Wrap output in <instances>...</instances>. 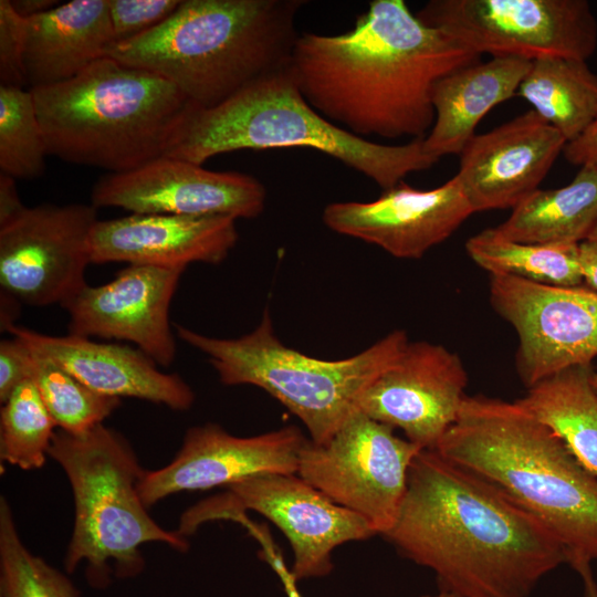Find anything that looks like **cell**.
I'll list each match as a JSON object with an SVG mask.
<instances>
[{
    "label": "cell",
    "mask_w": 597,
    "mask_h": 597,
    "mask_svg": "<svg viewBox=\"0 0 597 597\" xmlns=\"http://www.w3.org/2000/svg\"><path fill=\"white\" fill-rule=\"evenodd\" d=\"M480 56L404 0H374L342 34L301 33L289 70L308 104L352 134L416 139L433 125L434 85Z\"/></svg>",
    "instance_id": "6da1fadb"
},
{
    "label": "cell",
    "mask_w": 597,
    "mask_h": 597,
    "mask_svg": "<svg viewBox=\"0 0 597 597\" xmlns=\"http://www.w3.org/2000/svg\"><path fill=\"white\" fill-rule=\"evenodd\" d=\"M384 537L431 569L439 590L464 597H530L566 563L563 545L535 516L434 450H420L412 460Z\"/></svg>",
    "instance_id": "7a4b0ae2"
},
{
    "label": "cell",
    "mask_w": 597,
    "mask_h": 597,
    "mask_svg": "<svg viewBox=\"0 0 597 597\" xmlns=\"http://www.w3.org/2000/svg\"><path fill=\"white\" fill-rule=\"evenodd\" d=\"M434 451L535 516L563 545L566 564L597 561V476L519 404L465 396Z\"/></svg>",
    "instance_id": "3957f363"
},
{
    "label": "cell",
    "mask_w": 597,
    "mask_h": 597,
    "mask_svg": "<svg viewBox=\"0 0 597 597\" xmlns=\"http://www.w3.org/2000/svg\"><path fill=\"white\" fill-rule=\"evenodd\" d=\"M305 3L181 0L166 21L114 43L106 56L153 72L210 108L290 65L300 35L295 19Z\"/></svg>",
    "instance_id": "277c9868"
},
{
    "label": "cell",
    "mask_w": 597,
    "mask_h": 597,
    "mask_svg": "<svg viewBox=\"0 0 597 597\" xmlns=\"http://www.w3.org/2000/svg\"><path fill=\"white\" fill-rule=\"evenodd\" d=\"M311 148L365 175L383 190L426 170L439 159L423 138L384 145L344 129L313 108L289 66L264 76L221 104L188 108L163 156L202 165L241 149Z\"/></svg>",
    "instance_id": "5b68a950"
},
{
    "label": "cell",
    "mask_w": 597,
    "mask_h": 597,
    "mask_svg": "<svg viewBox=\"0 0 597 597\" xmlns=\"http://www.w3.org/2000/svg\"><path fill=\"white\" fill-rule=\"evenodd\" d=\"M30 91L48 155L111 174L163 156L192 104L164 77L109 56Z\"/></svg>",
    "instance_id": "8992f818"
},
{
    "label": "cell",
    "mask_w": 597,
    "mask_h": 597,
    "mask_svg": "<svg viewBox=\"0 0 597 597\" xmlns=\"http://www.w3.org/2000/svg\"><path fill=\"white\" fill-rule=\"evenodd\" d=\"M48 455L63 469L73 492L74 526L64 557L69 574L85 562L90 585L105 588L111 562L116 577L142 573L140 546L146 543L188 549L184 536L163 528L149 515L138 492L145 470L122 433L104 423L82 434L57 429Z\"/></svg>",
    "instance_id": "52a82bcc"
},
{
    "label": "cell",
    "mask_w": 597,
    "mask_h": 597,
    "mask_svg": "<svg viewBox=\"0 0 597 597\" xmlns=\"http://www.w3.org/2000/svg\"><path fill=\"white\" fill-rule=\"evenodd\" d=\"M174 326L181 341L208 357L222 384L265 390L304 423L315 443L329 440L358 410L366 388L409 343L404 331H394L352 357L320 359L286 347L274 333L268 308L259 325L238 338Z\"/></svg>",
    "instance_id": "ba28073f"
},
{
    "label": "cell",
    "mask_w": 597,
    "mask_h": 597,
    "mask_svg": "<svg viewBox=\"0 0 597 597\" xmlns=\"http://www.w3.org/2000/svg\"><path fill=\"white\" fill-rule=\"evenodd\" d=\"M245 510L263 515L286 536L295 582L327 576L337 546L377 535L365 519L334 503L297 473H264L238 481L221 495L188 509L177 532L185 537L206 522L238 520Z\"/></svg>",
    "instance_id": "9c48e42d"
},
{
    "label": "cell",
    "mask_w": 597,
    "mask_h": 597,
    "mask_svg": "<svg viewBox=\"0 0 597 597\" xmlns=\"http://www.w3.org/2000/svg\"><path fill=\"white\" fill-rule=\"evenodd\" d=\"M416 15L480 55L586 61L597 46L586 0H432Z\"/></svg>",
    "instance_id": "30bf717a"
},
{
    "label": "cell",
    "mask_w": 597,
    "mask_h": 597,
    "mask_svg": "<svg viewBox=\"0 0 597 597\" xmlns=\"http://www.w3.org/2000/svg\"><path fill=\"white\" fill-rule=\"evenodd\" d=\"M420 450L392 427L357 410L325 443L305 441L296 473L384 536L398 515Z\"/></svg>",
    "instance_id": "8fae6325"
},
{
    "label": "cell",
    "mask_w": 597,
    "mask_h": 597,
    "mask_svg": "<svg viewBox=\"0 0 597 597\" xmlns=\"http://www.w3.org/2000/svg\"><path fill=\"white\" fill-rule=\"evenodd\" d=\"M490 301L519 337L516 369L528 388L597 357V292L492 274Z\"/></svg>",
    "instance_id": "7c38bea8"
},
{
    "label": "cell",
    "mask_w": 597,
    "mask_h": 597,
    "mask_svg": "<svg viewBox=\"0 0 597 597\" xmlns=\"http://www.w3.org/2000/svg\"><path fill=\"white\" fill-rule=\"evenodd\" d=\"M93 205L27 207L0 226L1 291L31 306H60L87 283Z\"/></svg>",
    "instance_id": "4fadbf2b"
},
{
    "label": "cell",
    "mask_w": 597,
    "mask_h": 597,
    "mask_svg": "<svg viewBox=\"0 0 597 597\" xmlns=\"http://www.w3.org/2000/svg\"><path fill=\"white\" fill-rule=\"evenodd\" d=\"M266 191L256 178L239 171H213L191 161L160 156L135 169L98 179L91 205L132 213L227 216L253 219L265 207Z\"/></svg>",
    "instance_id": "5bb4252c"
},
{
    "label": "cell",
    "mask_w": 597,
    "mask_h": 597,
    "mask_svg": "<svg viewBox=\"0 0 597 597\" xmlns=\"http://www.w3.org/2000/svg\"><path fill=\"white\" fill-rule=\"evenodd\" d=\"M468 374L460 357L439 344L408 343L363 392L358 410L398 428L422 450H434L455 422Z\"/></svg>",
    "instance_id": "9a60e30c"
},
{
    "label": "cell",
    "mask_w": 597,
    "mask_h": 597,
    "mask_svg": "<svg viewBox=\"0 0 597 597\" xmlns=\"http://www.w3.org/2000/svg\"><path fill=\"white\" fill-rule=\"evenodd\" d=\"M184 271L129 264L105 284H86L61 305L70 316L67 334L130 342L170 366L177 347L169 307Z\"/></svg>",
    "instance_id": "2e32d148"
},
{
    "label": "cell",
    "mask_w": 597,
    "mask_h": 597,
    "mask_svg": "<svg viewBox=\"0 0 597 597\" xmlns=\"http://www.w3.org/2000/svg\"><path fill=\"white\" fill-rule=\"evenodd\" d=\"M306 440L295 426L253 437L232 436L211 422L196 426L170 463L143 473L138 492L150 507L182 491L229 486L264 473H296Z\"/></svg>",
    "instance_id": "e0dca14e"
},
{
    "label": "cell",
    "mask_w": 597,
    "mask_h": 597,
    "mask_svg": "<svg viewBox=\"0 0 597 597\" xmlns=\"http://www.w3.org/2000/svg\"><path fill=\"white\" fill-rule=\"evenodd\" d=\"M472 213L458 178L428 190L404 181L374 201L332 202L323 222L334 232L377 245L399 259H419Z\"/></svg>",
    "instance_id": "ac0fdd59"
},
{
    "label": "cell",
    "mask_w": 597,
    "mask_h": 597,
    "mask_svg": "<svg viewBox=\"0 0 597 597\" xmlns=\"http://www.w3.org/2000/svg\"><path fill=\"white\" fill-rule=\"evenodd\" d=\"M566 139L533 109L474 135L460 154V181L474 212L515 208L538 189Z\"/></svg>",
    "instance_id": "d6986e66"
},
{
    "label": "cell",
    "mask_w": 597,
    "mask_h": 597,
    "mask_svg": "<svg viewBox=\"0 0 597 597\" xmlns=\"http://www.w3.org/2000/svg\"><path fill=\"white\" fill-rule=\"evenodd\" d=\"M235 221L227 216L156 213L97 220L91 233V262L175 270L197 262L219 264L237 244Z\"/></svg>",
    "instance_id": "ffe728a7"
},
{
    "label": "cell",
    "mask_w": 597,
    "mask_h": 597,
    "mask_svg": "<svg viewBox=\"0 0 597 597\" xmlns=\"http://www.w3.org/2000/svg\"><path fill=\"white\" fill-rule=\"evenodd\" d=\"M4 331L101 395L137 398L179 411L195 401L193 390L178 374L161 371L137 347L71 334L46 335L15 324Z\"/></svg>",
    "instance_id": "44dd1931"
},
{
    "label": "cell",
    "mask_w": 597,
    "mask_h": 597,
    "mask_svg": "<svg viewBox=\"0 0 597 597\" xmlns=\"http://www.w3.org/2000/svg\"><path fill=\"white\" fill-rule=\"evenodd\" d=\"M113 44L108 0H73L27 19L30 90L75 77Z\"/></svg>",
    "instance_id": "7402d4cb"
},
{
    "label": "cell",
    "mask_w": 597,
    "mask_h": 597,
    "mask_svg": "<svg viewBox=\"0 0 597 597\" xmlns=\"http://www.w3.org/2000/svg\"><path fill=\"white\" fill-rule=\"evenodd\" d=\"M531 63L514 56H492L442 77L432 91L434 122L423 138L426 151L438 159L460 155L480 121L516 95Z\"/></svg>",
    "instance_id": "603a6c76"
},
{
    "label": "cell",
    "mask_w": 597,
    "mask_h": 597,
    "mask_svg": "<svg viewBox=\"0 0 597 597\" xmlns=\"http://www.w3.org/2000/svg\"><path fill=\"white\" fill-rule=\"evenodd\" d=\"M597 220V167H580L561 188L537 189L493 228L502 238L523 243H580Z\"/></svg>",
    "instance_id": "cb8c5ba5"
},
{
    "label": "cell",
    "mask_w": 597,
    "mask_h": 597,
    "mask_svg": "<svg viewBox=\"0 0 597 597\" xmlns=\"http://www.w3.org/2000/svg\"><path fill=\"white\" fill-rule=\"evenodd\" d=\"M593 365L561 370L527 388L515 400L547 426L570 453L597 476V392Z\"/></svg>",
    "instance_id": "d4e9b609"
},
{
    "label": "cell",
    "mask_w": 597,
    "mask_h": 597,
    "mask_svg": "<svg viewBox=\"0 0 597 597\" xmlns=\"http://www.w3.org/2000/svg\"><path fill=\"white\" fill-rule=\"evenodd\" d=\"M516 95L527 101L567 143L582 135L597 118V73L586 61L534 60Z\"/></svg>",
    "instance_id": "484cf974"
},
{
    "label": "cell",
    "mask_w": 597,
    "mask_h": 597,
    "mask_svg": "<svg viewBox=\"0 0 597 597\" xmlns=\"http://www.w3.org/2000/svg\"><path fill=\"white\" fill-rule=\"evenodd\" d=\"M579 243H523L499 235L493 228L471 237L468 255L490 275H510L526 281L557 285L584 284Z\"/></svg>",
    "instance_id": "4316f807"
},
{
    "label": "cell",
    "mask_w": 597,
    "mask_h": 597,
    "mask_svg": "<svg viewBox=\"0 0 597 597\" xmlns=\"http://www.w3.org/2000/svg\"><path fill=\"white\" fill-rule=\"evenodd\" d=\"M31 350L30 380L59 429L82 434L103 423L121 405V398L90 389L51 358Z\"/></svg>",
    "instance_id": "83f0119b"
},
{
    "label": "cell",
    "mask_w": 597,
    "mask_h": 597,
    "mask_svg": "<svg viewBox=\"0 0 597 597\" xmlns=\"http://www.w3.org/2000/svg\"><path fill=\"white\" fill-rule=\"evenodd\" d=\"M56 423L32 380L19 385L0 410V459L22 470L43 467Z\"/></svg>",
    "instance_id": "f1b7e54d"
},
{
    "label": "cell",
    "mask_w": 597,
    "mask_h": 597,
    "mask_svg": "<svg viewBox=\"0 0 597 597\" xmlns=\"http://www.w3.org/2000/svg\"><path fill=\"white\" fill-rule=\"evenodd\" d=\"M66 574L32 554L17 530L6 498H0V597H80Z\"/></svg>",
    "instance_id": "f546056e"
},
{
    "label": "cell",
    "mask_w": 597,
    "mask_h": 597,
    "mask_svg": "<svg viewBox=\"0 0 597 597\" xmlns=\"http://www.w3.org/2000/svg\"><path fill=\"white\" fill-rule=\"evenodd\" d=\"M48 155L30 90L0 85V169L15 178H36Z\"/></svg>",
    "instance_id": "4dcf8cb0"
},
{
    "label": "cell",
    "mask_w": 597,
    "mask_h": 597,
    "mask_svg": "<svg viewBox=\"0 0 597 597\" xmlns=\"http://www.w3.org/2000/svg\"><path fill=\"white\" fill-rule=\"evenodd\" d=\"M180 0H108L114 43L136 38L166 21Z\"/></svg>",
    "instance_id": "1f68e13d"
},
{
    "label": "cell",
    "mask_w": 597,
    "mask_h": 597,
    "mask_svg": "<svg viewBox=\"0 0 597 597\" xmlns=\"http://www.w3.org/2000/svg\"><path fill=\"white\" fill-rule=\"evenodd\" d=\"M27 19L10 0H0V85L23 88L28 84L24 56Z\"/></svg>",
    "instance_id": "d6a6232c"
},
{
    "label": "cell",
    "mask_w": 597,
    "mask_h": 597,
    "mask_svg": "<svg viewBox=\"0 0 597 597\" xmlns=\"http://www.w3.org/2000/svg\"><path fill=\"white\" fill-rule=\"evenodd\" d=\"M31 348L19 337L0 342V401L3 404L15 388L30 380Z\"/></svg>",
    "instance_id": "836d02e7"
},
{
    "label": "cell",
    "mask_w": 597,
    "mask_h": 597,
    "mask_svg": "<svg viewBox=\"0 0 597 597\" xmlns=\"http://www.w3.org/2000/svg\"><path fill=\"white\" fill-rule=\"evenodd\" d=\"M563 154L572 165L597 167V118L576 139L566 143Z\"/></svg>",
    "instance_id": "e575fe53"
},
{
    "label": "cell",
    "mask_w": 597,
    "mask_h": 597,
    "mask_svg": "<svg viewBox=\"0 0 597 597\" xmlns=\"http://www.w3.org/2000/svg\"><path fill=\"white\" fill-rule=\"evenodd\" d=\"M25 208L19 197L14 178L0 172V226L12 221Z\"/></svg>",
    "instance_id": "d590c367"
},
{
    "label": "cell",
    "mask_w": 597,
    "mask_h": 597,
    "mask_svg": "<svg viewBox=\"0 0 597 597\" xmlns=\"http://www.w3.org/2000/svg\"><path fill=\"white\" fill-rule=\"evenodd\" d=\"M578 251L584 284L597 292V240L582 241Z\"/></svg>",
    "instance_id": "8d00e7d4"
},
{
    "label": "cell",
    "mask_w": 597,
    "mask_h": 597,
    "mask_svg": "<svg viewBox=\"0 0 597 597\" xmlns=\"http://www.w3.org/2000/svg\"><path fill=\"white\" fill-rule=\"evenodd\" d=\"M14 11L24 19L46 12L56 6V0H10Z\"/></svg>",
    "instance_id": "74e56055"
},
{
    "label": "cell",
    "mask_w": 597,
    "mask_h": 597,
    "mask_svg": "<svg viewBox=\"0 0 597 597\" xmlns=\"http://www.w3.org/2000/svg\"><path fill=\"white\" fill-rule=\"evenodd\" d=\"M589 561L576 559L569 564L575 569L583 580L584 597H597V583L594 578Z\"/></svg>",
    "instance_id": "f35d334b"
},
{
    "label": "cell",
    "mask_w": 597,
    "mask_h": 597,
    "mask_svg": "<svg viewBox=\"0 0 597 597\" xmlns=\"http://www.w3.org/2000/svg\"><path fill=\"white\" fill-rule=\"evenodd\" d=\"M268 561L274 568L275 573L279 575L286 596L302 597L297 590L296 582L292 577L290 570H287L284 564L281 562V559L272 555L268 558Z\"/></svg>",
    "instance_id": "ab89813d"
},
{
    "label": "cell",
    "mask_w": 597,
    "mask_h": 597,
    "mask_svg": "<svg viewBox=\"0 0 597 597\" xmlns=\"http://www.w3.org/2000/svg\"><path fill=\"white\" fill-rule=\"evenodd\" d=\"M420 597H464V596L452 593V591L439 590V593L434 595H422Z\"/></svg>",
    "instance_id": "60d3db41"
},
{
    "label": "cell",
    "mask_w": 597,
    "mask_h": 597,
    "mask_svg": "<svg viewBox=\"0 0 597 597\" xmlns=\"http://www.w3.org/2000/svg\"><path fill=\"white\" fill-rule=\"evenodd\" d=\"M587 239H589V240H597V220H596V222H595V224H594V227H593V229H591V231H590V233H589V235H588ZM587 239H586V240H587Z\"/></svg>",
    "instance_id": "b9f144b4"
},
{
    "label": "cell",
    "mask_w": 597,
    "mask_h": 597,
    "mask_svg": "<svg viewBox=\"0 0 597 597\" xmlns=\"http://www.w3.org/2000/svg\"><path fill=\"white\" fill-rule=\"evenodd\" d=\"M591 384H593V387H594L595 391L597 392V371H595L593 377H591Z\"/></svg>",
    "instance_id": "7bdbcfd3"
}]
</instances>
